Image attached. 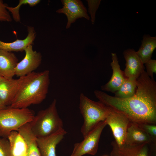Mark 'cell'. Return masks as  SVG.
Returning a JSON list of instances; mask_svg holds the SVG:
<instances>
[{
  "label": "cell",
  "instance_id": "cell-1",
  "mask_svg": "<svg viewBox=\"0 0 156 156\" xmlns=\"http://www.w3.org/2000/svg\"><path fill=\"white\" fill-rule=\"evenodd\" d=\"M136 83L135 94L128 98L116 97L97 90L94 91V94L99 101L125 115L130 122L155 124L156 82L144 70Z\"/></svg>",
  "mask_w": 156,
  "mask_h": 156
},
{
  "label": "cell",
  "instance_id": "cell-2",
  "mask_svg": "<svg viewBox=\"0 0 156 156\" xmlns=\"http://www.w3.org/2000/svg\"><path fill=\"white\" fill-rule=\"evenodd\" d=\"M50 83L49 71L35 72L24 76L10 107L26 108L41 103L46 98Z\"/></svg>",
  "mask_w": 156,
  "mask_h": 156
},
{
  "label": "cell",
  "instance_id": "cell-3",
  "mask_svg": "<svg viewBox=\"0 0 156 156\" xmlns=\"http://www.w3.org/2000/svg\"><path fill=\"white\" fill-rule=\"evenodd\" d=\"M55 99L45 109L39 111L29 124L37 138L47 136L64 129L63 122L58 114Z\"/></svg>",
  "mask_w": 156,
  "mask_h": 156
},
{
  "label": "cell",
  "instance_id": "cell-4",
  "mask_svg": "<svg viewBox=\"0 0 156 156\" xmlns=\"http://www.w3.org/2000/svg\"><path fill=\"white\" fill-rule=\"evenodd\" d=\"M79 108L84 119L81 130L83 138L100 122L105 120L112 110L101 102L93 101L83 93L79 96Z\"/></svg>",
  "mask_w": 156,
  "mask_h": 156
},
{
  "label": "cell",
  "instance_id": "cell-5",
  "mask_svg": "<svg viewBox=\"0 0 156 156\" xmlns=\"http://www.w3.org/2000/svg\"><path fill=\"white\" fill-rule=\"evenodd\" d=\"M34 111L28 108H17L8 106L0 110V137L8 138L14 131H17L29 123L35 116Z\"/></svg>",
  "mask_w": 156,
  "mask_h": 156
},
{
  "label": "cell",
  "instance_id": "cell-6",
  "mask_svg": "<svg viewBox=\"0 0 156 156\" xmlns=\"http://www.w3.org/2000/svg\"><path fill=\"white\" fill-rule=\"evenodd\" d=\"M107 125L105 120L100 122L80 142L75 143L70 156H82L88 154L95 155L97 152L102 132Z\"/></svg>",
  "mask_w": 156,
  "mask_h": 156
},
{
  "label": "cell",
  "instance_id": "cell-7",
  "mask_svg": "<svg viewBox=\"0 0 156 156\" xmlns=\"http://www.w3.org/2000/svg\"><path fill=\"white\" fill-rule=\"evenodd\" d=\"M105 120L111 129L118 145L120 146L124 144L130 122L129 119L123 114L112 109Z\"/></svg>",
  "mask_w": 156,
  "mask_h": 156
},
{
  "label": "cell",
  "instance_id": "cell-8",
  "mask_svg": "<svg viewBox=\"0 0 156 156\" xmlns=\"http://www.w3.org/2000/svg\"><path fill=\"white\" fill-rule=\"evenodd\" d=\"M62 7L56 10L57 13L63 14L66 16L67 22L66 28H69L71 24L79 18H84L90 19L86 7L80 0H61Z\"/></svg>",
  "mask_w": 156,
  "mask_h": 156
},
{
  "label": "cell",
  "instance_id": "cell-9",
  "mask_svg": "<svg viewBox=\"0 0 156 156\" xmlns=\"http://www.w3.org/2000/svg\"><path fill=\"white\" fill-rule=\"evenodd\" d=\"M24 51V57L18 62L15 69V75L19 77L34 72L40 64L42 60L41 53L34 51L32 44L28 45Z\"/></svg>",
  "mask_w": 156,
  "mask_h": 156
},
{
  "label": "cell",
  "instance_id": "cell-10",
  "mask_svg": "<svg viewBox=\"0 0 156 156\" xmlns=\"http://www.w3.org/2000/svg\"><path fill=\"white\" fill-rule=\"evenodd\" d=\"M123 54L126 62L124 71L125 77L136 80L144 70V64L134 49H127L123 51Z\"/></svg>",
  "mask_w": 156,
  "mask_h": 156
},
{
  "label": "cell",
  "instance_id": "cell-11",
  "mask_svg": "<svg viewBox=\"0 0 156 156\" xmlns=\"http://www.w3.org/2000/svg\"><path fill=\"white\" fill-rule=\"evenodd\" d=\"M66 133L64 129L47 136L36 138L37 145L41 156H57L56 147Z\"/></svg>",
  "mask_w": 156,
  "mask_h": 156
},
{
  "label": "cell",
  "instance_id": "cell-12",
  "mask_svg": "<svg viewBox=\"0 0 156 156\" xmlns=\"http://www.w3.org/2000/svg\"><path fill=\"white\" fill-rule=\"evenodd\" d=\"M156 141L137 123L130 121L127 128L124 144L138 145L155 143Z\"/></svg>",
  "mask_w": 156,
  "mask_h": 156
},
{
  "label": "cell",
  "instance_id": "cell-13",
  "mask_svg": "<svg viewBox=\"0 0 156 156\" xmlns=\"http://www.w3.org/2000/svg\"><path fill=\"white\" fill-rule=\"evenodd\" d=\"M112 62L110 65L112 70V74L109 81L101 87L102 90L113 93L120 88L126 77L124 72L120 68L116 53H111Z\"/></svg>",
  "mask_w": 156,
  "mask_h": 156
},
{
  "label": "cell",
  "instance_id": "cell-14",
  "mask_svg": "<svg viewBox=\"0 0 156 156\" xmlns=\"http://www.w3.org/2000/svg\"><path fill=\"white\" fill-rule=\"evenodd\" d=\"M112 148L111 156H150L148 144L138 145L124 144L119 146L115 141L111 143Z\"/></svg>",
  "mask_w": 156,
  "mask_h": 156
},
{
  "label": "cell",
  "instance_id": "cell-15",
  "mask_svg": "<svg viewBox=\"0 0 156 156\" xmlns=\"http://www.w3.org/2000/svg\"><path fill=\"white\" fill-rule=\"evenodd\" d=\"M24 77L16 79H5L0 82V101L5 105H11Z\"/></svg>",
  "mask_w": 156,
  "mask_h": 156
},
{
  "label": "cell",
  "instance_id": "cell-16",
  "mask_svg": "<svg viewBox=\"0 0 156 156\" xmlns=\"http://www.w3.org/2000/svg\"><path fill=\"white\" fill-rule=\"evenodd\" d=\"M18 63V59L13 53L0 49V75L5 79L13 78Z\"/></svg>",
  "mask_w": 156,
  "mask_h": 156
},
{
  "label": "cell",
  "instance_id": "cell-17",
  "mask_svg": "<svg viewBox=\"0 0 156 156\" xmlns=\"http://www.w3.org/2000/svg\"><path fill=\"white\" fill-rule=\"evenodd\" d=\"M27 29L28 35L25 39H17L11 42H5L0 40V49L11 52L24 51L28 45L32 44L36 36V33L33 27L28 26Z\"/></svg>",
  "mask_w": 156,
  "mask_h": 156
},
{
  "label": "cell",
  "instance_id": "cell-18",
  "mask_svg": "<svg viewBox=\"0 0 156 156\" xmlns=\"http://www.w3.org/2000/svg\"><path fill=\"white\" fill-rule=\"evenodd\" d=\"M17 131L26 144L28 148L27 156H41L37 145L36 137L31 130L29 123L23 126Z\"/></svg>",
  "mask_w": 156,
  "mask_h": 156
},
{
  "label": "cell",
  "instance_id": "cell-19",
  "mask_svg": "<svg viewBox=\"0 0 156 156\" xmlns=\"http://www.w3.org/2000/svg\"><path fill=\"white\" fill-rule=\"evenodd\" d=\"M7 138L10 144V156H27V145L24 139L18 131L12 132Z\"/></svg>",
  "mask_w": 156,
  "mask_h": 156
},
{
  "label": "cell",
  "instance_id": "cell-20",
  "mask_svg": "<svg viewBox=\"0 0 156 156\" xmlns=\"http://www.w3.org/2000/svg\"><path fill=\"white\" fill-rule=\"evenodd\" d=\"M156 47V37L149 35L143 36L142 44L136 52L142 63L145 64L151 59L152 53Z\"/></svg>",
  "mask_w": 156,
  "mask_h": 156
},
{
  "label": "cell",
  "instance_id": "cell-21",
  "mask_svg": "<svg viewBox=\"0 0 156 156\" xmlns=\"http://www.w3.org/2000/svg\"><path fill=\"white\" fill-rule=\"evenodd\" d=\"M136 80L126 78L120 88L114 93V96L120 98H127L133 96L137 88Z\"/></svg>",
  "mask_w": 156,
  "mask_h": 156
},
{
  "label": "cell",
  "instance_id": "cell-22",
  "mask_svg": "<svg viewBox=\"0 0 156 156\" xmlns=\"http://www.w3.org/2000/svg\"><path fill=\"white\" fill-rule=\"evenodd\" d=\"M40 0H20L18 5L15 7H10L7 5L6 8L9 12H11L13 18L17 22L20 21V16L19 10L23 5L28 4L30 6H34L40 3Z\"/></svg>",
  "mask_w": 156,
  "mask_h": 156
},
{
  "label": "cell",
  "instance_id": "cell-23",
  "mask_svg": "<svg viewBox=\"0 0 156 156\" xmlns=\"http://www.w3.org/2000/svg\"><path fill=\"white\" fill-rule=\"evenodd\" d=\"M88 7V12L90 15L92 23H94L95 19V14L101 1L99 0H87Z\"/></svg>",
  "mask_w": 156,
  "mask_h": 156
},
{
  "label": "cell",
  "instance_id": "cell-24",
  "mask_svg": "<svg viewBox=\"0 0 156 156\" xmlns=\"http://www.w3.org/2000/svg\"><path fill=\"white\" fill-rule=\"evenodd\" d=\"M10 146L8 140L0 137V156H10Z\"/></svg>",
  "mask_w": 156,
  "mask_h": 156
},
{
  "label": "cell",
  "instance_id": "cell-25",
  "mask_svg": "<svg viewBox=\"0 0 156 156\" xmlns=\"http://www.w3.org/2000/svg\"><path fill=\"white\" fill-rule=\"evenodd\" d=\"M138 124L154 140L156 141V126L155 124L146 123Z\"/></svg>",
  "mask_w": 156,
  "mask_h": 156
},
{
  "label": "cell",
  "instance_id": "cell-26",
  "mask_svg": "<svg viewBox=\"0 0 156 156\" xmlns=\"http://www.w3.org/2000/svg\"><path fill=\"white\" fill-rule=\"evenodd\" d=\"M7 5L2 0H0V21H12V18L6 8Z\"/></svg>",
  "mask_w": 156,
  "mask_h": 156
},
{
  "label": "cell",
  "instance_id": "cell-27",
  "mask_svg": "<svg viewBox=\"0 0 156 156\" xmlns=\"http://www.w3.org/2000/svg\"><path fill=\"white\" fill-rule=\"evenodd\" d=\"M145 64L147 74L151 78L154 79L153 73H156V60L151 59Z\"/></svg>",
  "mask_w": 156,
  "mask_h": 156
},
{
  "label": "cell",
  "instance_id": "cell-28",
  "mask_svg": "<svg viewBox=\"0 0 156 156\" xmlns=\"http://www.w3.org/2000/svg\"><path fill=\"white\" fill-rule=\"evenodd\" d=\"M8 107L3 104L0 101V110L5 109Z\"/></svg>",
  "mask_w": 156,
  "mask_h": 156
},
{
  "label": "cell",
  "instance_id": "cell-29",
  "mask_svg": "<svg viewBox=\"0 0 156 156\" xmlns=\"http://www.w3.org/2000/svg\"><path fill=\"white\" fill-rule=\"evenodd\" d=\"M4 77H3L2 76L0 75V82L3 80L5 79Z\"/></svg>",
  "mask_w": 156,
  "mask_h": 156
},
{
  "label": "cell",
  "instance_id": "cell-30",
  "mask_svg": "<svg viewBox=\"0 0 156 156\" xmlns=\"http://www.w3.org/2000/svg\"><path fill=\"white\" fill-rule=\"evenodd\" d=\"M103 156H107V155H104Z\"/></svg>",
  "mask_w": 156,
  "mask_h": 156
},
{
  "label": "cell",
  "instance_id": "cell-31",
  "mask_svg": "<svg viewBox=\"0 0 156 156\" xmlns=\"http://www.w3.org/2000/svg\"></svg>",
  "mask_w": 156,
  "mask_h": 156
}]
</instances>
